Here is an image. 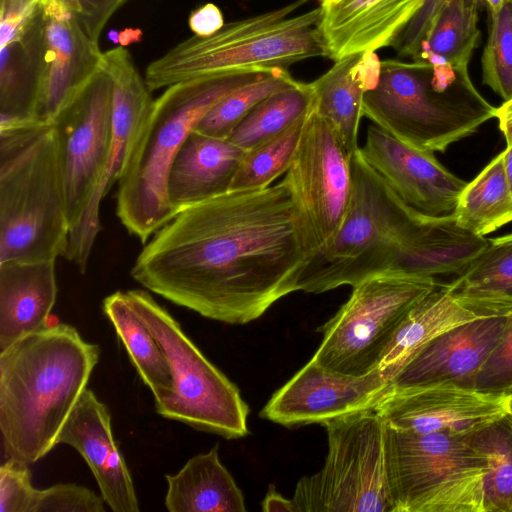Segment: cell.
I'll use <instances>...</instances> for the list:
<instances>
[{"label":"cell","instance_id":"cell-48","mask_svg":"<svg viewBox=\"0 0 512 512\" xmlns=\"http://www.w3.org/2000/svg\"><path fill=\"white\" fill-rule=\"evenodd\" d=\"M503 162L507 182L512 191V143H507V147L503 151Z\"/></svg>","mask_w":512,"mask_h":512},{"label":"cell","instance_id":"cell-42","mask_svg":"<svg viewBox=\"0 0 512 512\" xmlns=\"http://www.w3.org/2000/svg\"><path fill=\"white\" fill-rule=\"evenodd\" d=\"M445 0H424L420 9L393 44L402 57L416 55L432 20Z\"/></svg>","mask_w":512,"mask_h":512},{"label":"cell","instance_id":"cell-29","mask_svg":"<svg viewBox=\"0 0 512 512\" xmlns=\"http://www.w3.org/2000/svg\"><path fill=\"white\" fill-rule=\"evenodd\" d=\"M482 317L457 301L445 285L418 301L407 314L378 367L394 377L425 345L446 330ZM393 379V378H392Z\"/></svg>","mask_w":512,"mask_h":512},{"label":"cell","instance_id":"cell-12","mask_svg":"<svg viewBox=\"0 0 512 512\" xmlns=\"http://www.w3.org/2000/svg\"><path fill=\"white\" fill-rule=\"evenodd\" d=\"M351 156L335 129L311 105L282 181L293 195L316 253L334 240L344 221L352 190Z\"/></svg>","mask_w":512,"mask_h":512},{"label":"cell","instance_id":"cell-35","mask_svg":"<svg viewBox=\"0 0 512 512\" xmlns=\"http://www.w3.org/2000/svg\"><path fill=\"white\" fill-rule=\"evenodd\" d=\"M297 82L287 68L274 69L221 99L198 122L194 131L210 137L227 139L261 101L296 85Z\"/></svg>","mask_w":512,"mask_h":512},{"label":"cell","instance_id":"cell-7","mask_svg":"<svg viewBox=\"0 0 512 512\" xmlns=\"http://www.w3.org/2000/svg\"><path fill=\"white\" fill-rule=\"evenodd\" d=\"M352 190L334 240L302 272L298 291L319 294L388 271L434 217L407 205L363 158L351 156Z\"/></svg>","mask_w":512,"mask_h":512},{"label":"cell","instance_id":"cell-32","mask_svg":"<svg viewBox=\"0 0 512 512\" xmlns=\"http://www.w3.org/2000/svg\"><path fill=\"white\" fill-rule=\"evenodd\" d=\"M453 216L460 227L480 236L512 222V191L505 175L503 152L466 184Z\"/></svg>","mask_w":512,"mask_h":512},{"label":"cell","instance_id":"cell-31","mask_svg":"<svg viewBox=\"0 0 512 512\" xmlns=\"http://www.w3.org/2000/svg\"><path fill=\"white\" fill-rule=\"evenodd\" d=\"M482 0H445L412 60L456 68L468 67L478 45Z\"/></svg>","mask_w":512,"mask_h":512},{"label":"cell","instance_id":"cell-49","mask_svg":"<svg viewBox=\"0 0 512 512\" xmlns=\"http://www.w3.org/2000/svg\"><path fill=\"white\" fill-rule=\"evenodd\" d=\"M506 1L507 0H482V3H484L487 6L489 13L491 15L499 12Z\"/></svg>","mask_w":512,"mask_h":512},{"label":"cell","instance_id":"cell-2","mask_svg":"<svg viewBox=\"0 0 512 512\" xmlns=\"http://www.w3.org/2000/svg\"><path fill=\"white\" fill-rule=\"evenodd\" d=\"M100 348L58 323L0 352V431L6 458L33 464L56 445L87 388Z\"/></svg>","mask_w":512,"mask_h":512},{"label":"cell","instance_id":"cell-21","mask_svg":"<svg viewBox=\"0 0 512 512\" xmlns=\"http://www.w3.org/2000/svg\"><path fill=\"white\" fill-rule=\"evenodd\" d=\"M326 57L338 61L393 46L424 0H317Z\"/></svg>","mask_w":512,"mask_h":512},{"label":"cell","instance_id":"cell-37","mask_svg":"<svg viewBox=\"0 0 512 512\" xmlns=\"http://www.w3.org/2000/svg\"><path fill=\"white\" fill-rule=\"evenodd\" d=\"M483 83L504 101L512 98V0L490 15V29L482 55Z\"/></svg>","mask_w":512,"mask_h":512},{"label":"cell","instance_id":"cell-24","mask_svg":"<svg viewBox=\"0 0 512 512\" xmlns=\"http://www.w3.org/2000/svg\"><path fill=\"white\" fill-rule=\"evenodd\" d=\"M381 62L373 51L351 55L310 82L314 110L335 129L350 155L359 148L364 95L377 84Z\"/></svg>","mask_w":512,"mask_h":512},{"label":"cell","instance_id":"cell-23","mask_svg":"<svg viewBox=\"0 0 512 512\" xmlns=\"http://www.w3.org/2000/svg\"><path fill=\"white\" fill-rule=\"evenodd\" d=\"M55 262L0 263V352L48 326L57 298Z\"/></svg>","mask_w":512,"mask_h":512},{"label":"cell","instance_id":"cell-4","mask_svg":"<svg viewBox=\"0 0 512 512\" xmlns=\"http://www.w3.org/2000/svg\"><path fill=\"white\" fill-rule=\"evenodd\" d=\"M69 232L53 124L0 128V263L56 261Z\"/></svg>","mask_w":512,"mask_h":512},{"label":"cell","instance_id":"cell-5","mask_svg":"<svg viewBox=\"0 0 512 512\" xmlns=\"http://www.w3.org/2000/svg\"><path fill=\"white\" fill-rule=\"evenodd\" d=\"M475 88L468 67L426 61L381 62L379 79L363 99V116L403 143L426 152H444L496 117Z\"/></svg>","mask_w":512,"mask_h":512},{"label":"cell","instance_id":"cell-52","mask_svg":"<svg viewBox=\"0 0 512 512\" xmlns=\"http://www.w3.org/2000/svg\"><path fill=\"white\" fill-rule=\"evenodd\" d=\"M50 0H40V3H45V2H48Z\"/></svg>","mask_w":512,"mask_h":512},{"label":"cell","instance_id":"cell-22","mask_svg":"<svg viewBox=\"0 0 512 512\" xmlns=\"http://www.w3.org/2000/svg\"><path fill=\"white\" fill-rule=\"evenodd\" d=\"M246 152L228 139L193 130L177 152L167 177V197L175 215L228 192Z\"/></svg>","mask_w":512,"mask_h":512},{"label":"cell","instance_id":"cell-50","mask_svg":"<svg viewBox=\"0 0 512 512\" xmlns=\"http://www.w3.org/2000/svg\"><path fill=\"white\" fill-rule=\"evenodd\" d=\"M63 7L67 10L77 14L79 10L78 1L77 0H57Z\"/></svg>","mask_w":512,"mask_h":512},{"label":"cell","instance_id":"cell-1","mask_svg":"<svg viewBox=\"0 0 512 512\" xmlns=\"http://www.w3.org/2000/svg\"><path fill=\"white\" fill-rule=\"evenodd\" d=\"M315 254L293 195L280 181L183 209L153 234L130 273L203 317L246 324L298 291Z\"/></svg>","mask_w":512,"mask_h":512},{"label":"cell","instance_id":"cell-20","mask_svg":"<svg viewBox=\"0 0 512 512\" xmlns=\"http://www.w3.org/2000/svg\"><path fill=\"white\" fill-rule=\"evenodd\" d=\"M85 459L105 504L114 512H138L130 471L115 442L111 414L90 389H85L57 439Z\"/></svg>","mask_w":512,"mask_h":512},{"label":"cell","instance_id":"cell-14","mask_svg":"<svg viewBox=\"0 0 512 512\" xmlns=\"http://www.w3.org/2000/svg\"><path fill=\"white\" fill-rule=\"evenodd\" d=\"M102 70L109 76L113 94V133L103 174L80 220L69 232L64 257L85 273L90 254L101 230L100 205L119 180L138 130L152 108L145 79L123 46L103 53Z\"/></svg>","mask_w":512,"mask_h":512},{"label":"cell","instance_id":"cell-33","mask_svg":"<svg viewBox=\"0 0 512 512\" xmlns=\"http://www.w3.org/2000/svg\"><path fill=\"white\" fill-rule=\"evenodd\" d=\"M313 97L311 83L298 81L261 101L227 139L248 151L305 115L311 108Z\"/></svg>","mask_w":512,"mask_h":512},{"label":"cell","instance_id":"cell-25","mask_svg":"<svg viewBox=\"0 0 512 512\" xmlns=\"http://www.w3.org/2000/svg\"><path fill=\"white\" fill-rule=\"evenodd\" d=\"M43 9L22 35L0 47V128L38 122Z\"/></svg>","mask_w":512,"mask_h":512},{"label":"cell","instance_id":"cell-41","mask_svg":"<svg viewBox=\"0 0 512 512\" xmlns=\"http://www.w3.org/2000/svg\"><path fill=\"white\" fill-rule=\"evenodd\" d=\"M41 8L40 0H0V47L18 39Z\"/></svg>","mask_w":512,"mask_h":512},{"label":"cell","instance_id":"cell-26","mask_svg":"<svg viewBox=\"0 0 512 512\" xmlns=\"http://www.w3.org/2000/svg\"><path fill=\"white\" fill-rule=\"evenodd\" d=\"M490 239L460 227L453 216L434 217L396 257L388 271L417 276L461 274Z\"/></svg>","mask_w":512,"mask_h":512},{"label":"cell","instance_id":"cell-10","mask_svg":"<svg viewBox=\"0 0 512 512\" xmlns=\"http://www.w3.org/2000/svg\"><path fill=\"white\" fill-rule=\"evenodd\" d=\"M125 295L169 364L173 391L165 401L155 404L156 412L227 439L246 436L249 406L238 387L204 356L178 321L147 291L132 289Z\"/></svg>","mask_w":512,"mask_h":512},{"label":"cell","instance_id":"cell-47","mask_svg":"<svg viewBox=\"0 0 512 512\" xmlns=\"http://www.w3.org/2000/svg\"><path fill=\"white\" fill-rule=\"evenodd\" d=\"M142 32L136 29H125L120 33L116 31H111L109 33V38L113 40L115 43L119 42L121 46H126L136 41H139L141 38Z\"/></svg>","mask_w":512,"mask_h":512},{"label":"cell","instance_id":"cell-27","mask_svg":"<svg viewBox=\"0 0 512 512\" xmlns=\"http://www.w3.org/2000/svg\"><path fill=\"white\" fill-rule=\"evenodd\" d=\"M164 504L170 512H245V499L221 463L218 445L191 457L174 475H165Z\"/></svg>","mask_w":512,"mask_h":512},{"label":"cell","instance_id":"cell-51","mask_svg":"<svg viewBox=\"0 0 512 512\" xmlns=\"http://www.w3.org/2000/svg\"><path fill=\"white\" fill-rule=\"evenodd\" d=\"M506 404H507V412L512 416V396L507 397Z\"/></svg>","mask_w":512,"mask_h":512},{"label":"cell","instance_id":"cell-11","mask_svg":"<svg viewBox=\"0 0 512 512\" xmlns=\"http://www.w3.org/2000/svg\"><path fill=\"white\" fill-rule=\"evenodd\" d=\"M435 278L385 271L353 286L350 298L318 328L323 334L312 359L345 375L377 368L412 307L435 289Z\"/></svg>","mask_w":512,"mask_h":512},{"label":"cell","instance_id":"cell-46","mask_svg":"<svg viewBox=\"0 0 512 512\" xmlns=\"http://www.w3.org/2000/svg\"><path fill=\"white\" fill-rule=\"evenodd\" d=\"M496 118L499 122V128L506 138L507 143H512V98L504 101L496 109Z\"/></svg>","mask_w":512,"mask_h":512},{"label":"cell","instance_id":"cell-34","mask_svg":"<svg viewBox=\"0 0 512 512\" xmlns=\"http://www.w3.org/2000/svg\"><path fill=\"white\" fill-rule=\"evenodd\" d=\"M467 438L488 464L485 512H512V416L507 412Z\"/></svg>","mask_w":512,"mask_h":512},{"label":"cell","instance_id":"cell-28","mask_svg":"<svg viewBox=\"0 0 512 512\" xmlns=\"http://www.w3.org/2000/svg\"><path fill=\"white\" fill-rule=\"evenodd\" d=\"M452 296L477 315L512 313V233L491 238L488 247L445 284Z\"/></svg>","mask_w":512,"mask_h":512},{"label":"cell","instance_id":"cell-15","mask_svg":"<svg viewBox=\"0 0 512 512\" xmlns=\"http://www.w3.org/2000/svg\"><path fill=\"white\" fill-rule=\"evenodd\" d=\"M391 380L384 368L352 376L331 371L311 358L271 396L259 415L285 427L322 425L373 405Z\"/></svg>","mask_w":512,"mask_h":512},{"label":"cell","instance_id":"cell-8","mask_svg":"<svg viewBox=\"0 0 512 512\" xmlns=\"http://www.w3.org/2000/svg\"><path fill=\"white\" fill-rule=\"evenodd\" d=\"M394 512H485V456L467 435L413 433L387 425Z\"/></svg>","mask_w":512,"mask_h":512},{"label":"cell","instance_id":"cell-13","mask_svg":"<svg viewBox=\"0 0 512 512\" xmlns=\"http://www.w3.org/2000/svg\"><path fill=\"white\" fill-rule=\"evenodd\" d=\"M56 130L70 230L85 213L103 174L113 133V94L101 70L51 122Z\"/></svg>","mask_w":512,"mask_h":512},{"label":"cell","instance_id":"cell-44","mask_svg":"<svg viewBox=\"0 0 512 512\" xmlns=\"http://www.w3.org/2000/svg\"><path fill=\"white\" fill-rule=\"evenodd\" d=\"M188 25L195 35L207 37L219 31L225 22L220 8L213 3H207L190 13Z\"/></svg>","mask_w":512,"mask_h":512},{"label":"cell","instance_id":"cell-17","mask_svg":"<svg viewBox=\"0 0 512 512\" xmlns=\"http://www.w3.org/2000/svg\"><path fill=\"white\" fill-rule=\"evenodd\" d=\"M41 6L44 27L38 122L51 123L102 70L103 53L75 13L57 0Z\"/></svg>","mask_w":512,"mask_h":512},{"label":"cell","instance_id":"cell-16","mask_svg":"<svg viewBox=\"0 0 512 512\" xmlns=\"http://www.w3.org/2000/svg\"><path fill=\"white\" fill-rule=\"evenodd\" d=\"M506 400L475 388L438 383L387 388L373 405L396 430L466 436L505 415Z\"/></svg>","mask_w":512,"mask_h":512},{"label":"cell","instance_id":"cell-39","mask_svg":"<svg viewBox=\"0 0 512 512\" xmlns=\"http://www.w3.org/2000/svg\"><path fill=\"white\" fill-rule=\"evenodd\" d=\"M104 503L84 486L60 483L36 489L30 512H105Z\"/></svg>","mask_w":512,"mask_h":512},{"label":"cell","instance_id":"cell-40","mask_svg":"<svg viewBox=\"0 0 512 512\" xmlns=\"http://www.w3.org/2000/svg\"><path fill=\"white\" fill-rule=\"evenodd\" d=\"M35 492L28 464L7 458L0 467V512H30Z\"/></svg>","mask_w":512,"mask_h":512},{"label":"cell","instance_id":"cell-45","mask_svg":"<svg viewBox=\"0 0 512 512\" xmlns=\"http://www.w3.org/2000/svg\"><path fill=\"white\" fill-rule=\"evenodd\" d=\"M262 510L266 512H297V508L292 498L284 497L273 485L269 486L265 498L262 501Z\"/></svg>","mask_w":512,"mask_h":512},{"label":"cell","instance_id":"cell-18","mask_svg":"<svg viewBox=\"0 0 512 512\" xmlns=\"http://www.w3.org/2000/svg\"><path fill=\"white\" fill-rule=\"evenodd\" d=\"M359 151L411 208L429 217L453 214L467 182L447 170L434 153L413 148L371 125Z\"/></svg>","mask_w":512,"mask_h":512},{"label":"cell","instance_id":"cell-36","mask_svg":"<svg viewBox=\"0 0 512 512\" xmlns=\"http://www.w3.org/2000/svg\"><path fill=\"white\" fill-rule=\"evenodd\" d=\"M308 112L283 131L248 150L230 190L263 189L286 173L296 153Z\"/></svg>","mask_w":512,"mask_h":512},{"label":"cell","instance_id":"cell-6","mask_svg":"<svg viewBox=\"0 0 512 512\" xmlns=\"http://www.w3.org/2000/svg\"><path fill=\"white\" fill-rule=\"evenodd\" d=\"M309 1L295 0L229 22L210 36L194 35L178 43L147 66L144 79L149 90L195 78L288 69L302 60L326 57L320 8L295 14Z\"/></svg>","mask_w":512,"mask_h":512},{"label":"cell","instance_id":"cell-30","mask_svg":"<svg viewBox=\"0 0 512 512\" xmlns=\"http://www.w3.org/2000/svg\"><path fill=\"white\" fill-rule=\"evenodd\" d=\"M102 308L140 378L152 392L155 404L165 401L173 391L168 361L146 323L128 302L125 291L108 295Z\"/></svg>","mask_w":512,"mask_h":512},{"label":"cell","instance_id":"cell-3","mask_svg":"<svg viewBox=\"0 0 512 512\" xmlns=\"http://www.w3.org/2000/svg\"><path fill=\"white\" fill-rule=\"evenodd\" d=\"M268 72L181 81L154 100L134 139L116 193L120 222L142 243L175 216L166 184L170 166L186 138L221 99Z\"/></svg>","mask_w":512,"mask_h":512},{"label":"cell","instance_id":"cell-19","mask_svg":"<svg viewBox=\"0 0 512 512\" xmlns=\"http://www.w3.org/2000/svg\"><path fill=\"white\" fill-rule=\"evenodd\" d=\"M506 317H478L441 333L397 372L388 388L438 383L474 388L479 371L501 338Z\"/></svg>","mask_w":512,"mask_h":512},{"label":"cell","instance_id":"cell-38","mask_svg":"<svg viewBox=\"0 0 512 512\" xmlns=\"http://www.w3.org/2000/svg\"><path fill=\"white\" fill-rule=\"evenodd\" d=\"M474 388L495 396H512V313L496 347L479 371Z\"/></svg>","mask_w":512,"mask_h":512},{"label":"cell","instance_id":"cell-9","mask_svg":"<svg viewBox=\"0 0 512 512\" xmlns=\"http://www.w3.org/2000/svg\"><path fill=\"white\" fill-rule=\"evenodd\" d=\"M322 468L296 484L297 512H394L387 423L374 405L329 420Z\"/></svg>","mask_w":512,"mask_h":512},{"label":"cell","instance_id":"cell-43","mask_svg":"<svg viewBox=\"0 0 512 512\" xmlns=\"http://www.w3.org/2000/svg\"><path fill=\"white\" fill-rule=\"evenodd\" d=\"M79 10L76 14L83 29L95 42L107 22L128 0H77Z\"/></svg>","mask_w":512,"mask_h":512}]
</instances>
